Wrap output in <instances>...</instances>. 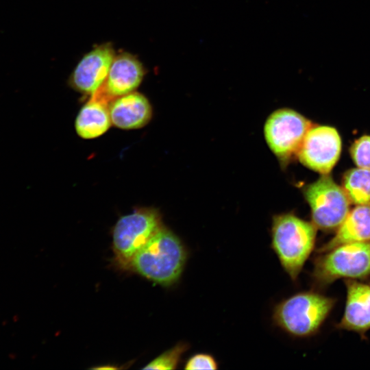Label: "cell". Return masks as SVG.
Listing matches in <instances>:
<instances>
[{"label": "cell", "instance_id": "obj_9", "mask_svg": "<svg viewBox=\"0 0 370 370\" xmlns=\"http://www.w3.org/2000/svg\"><path fill=\"white\" fill-rule=\"evenodd\" d=\"M115 55L109 43L95 47L75 66L69 79L70 86L83 95H94L103 85Z\"/></svg>", "mask_w": 370, "mask_h": 370}, {"label": "cell", "instance_id": "obj_14", "mask_svg": "<svg viewBox=\"0 0 370 370\" xmlns=\"http://www.w3.org/2000/svg\"><path fill=\"white\" fill-rule=\"evenodd\" d=\"M370 241V206L358 205L349 212L334 237L320 251L326 252L346 243Z\"/></svg>", "mask_w": 370, "mask_h": 370}, {"label": "cell", "instance_id": "obj_11", "mask_svg": "<svg viewBox=\"0 0 370 370\" xmlns=\"http://www.w3.org/2000/svg\"><path fill=\"white\" fill-rule=\"evenodd\" d=\"M112 123L123 130L139 129L147 125L152 116V108L141 93L132 92L116 97L110 103Z\"/></svg>", "mask_w": 370, "mask_h": 370}, {"label": "cell", "instance_id": "obj_7", "mask_svg": "<svg viewBox=\"0 0 370 370\" xmlns=\"http://www.w3.org/2000/svg\"><path fill=\"white\" fill-rule=\"evenodd\" d=\"M312 127L310 121L291 109L272 113L264 125L266 141L279 160L286 162L297 151Z\"/></svg>", "mask_w": 370, "mask_h": 370}, {"label": "cell", "instance_id": "obj_10", "mask_svg": "<svg viewBox=\"0 0 370 370\" xmlns=\"http://www.w3.org/2000/svg\"><path fill=\"white\" fill-rule=\"evenodd\" d=\"M145 75V67L134 55L122 52L115 55L106 79L101 88L110 99L134 92Z\"/></svg>", "mask_w": 370, "mask_h": 370}, {"label": "cell", "instance_id": "obj_13", "mask_svg": "<svg viewBox=\"0 0 370 370\" xmlns=\"http://www.w3.org/2000/svg\"><path fill=\"white\" fill-rule=\"evenodd\" d=\"M347 297L341 328L365 332L370 328V286L349 280Z\"/></svg>", "mask_w": 370, "mask_h": 370}, {"label": "cell", "instance_id": "obj_4", "mask_svg": "<svg viewBox=\"0 0 370 370\" xmlns=\"http://www.w3.org/2000/svg\"><path fill=\"white\" fill-rule=\"evenodd\" d=\"M163 225L160 212L153 208H139L122 216L112 231L116 261L127 269L131 259Z\"/></svg>", "mask_w": 370, "mask_h": 370}, {"label": "cell", "instance_id": "obj_8", "mask_svg": "<svg viewBox=\"0 0 370 370\" xmlns=\"http://www.w3.org/2000/svg\"><path fill=\"white\" fill-rule=\"evenodd\" d=\"M341 151V140L334 127L312 126L307 132L297 156L306 166L326 174L336 163Z\"/></svg>", "mask_w": 370, "mask_h": 370}, {"label": "cell", "instance_id": "obj_12", "mask_svg": "<svg viewBox=\"0 0 370 370\" xmlns=\"http://www.w3.org/2000/svg\"><path fill=\"white\" fill-rule=\"evenodd\" d=\"M111 99L100 88L79 111L75 121L77 134L84 139H93L105 134L111 125L108 101Z\"/></svg>", "mask_w": 370, "mask_h": 370}, {"label": "cell", "instance_id": "obj_16", "mask_svg": "<svg viewBox=\"0 0 370 370\" xmlns=\"http://www.w3.org/2000/svg\"><path fill=\"white\" fill-rule=\"evenodd\" d=\"M188 345L179 343L165 351L148 363L143 369H174L177 367L182 354L188 349Z\"/></svg>", "mask_w": 370, "mask_h": 370}, {"label": "cell", "instance_id": "obj_18", "mask_svg": "<svg viewBox=\"0 0 370 370\" xmlns=\"http://www.w3.org/2000/svg\"><path fill=\"white\" fill-rule=\"evenodd\" d=\"M186 369H217L218 364L214 358L208 354H197L192 356L186 362Z\"/></svg>", "mask_w": 370, "mask_h": 370}, {"label": "cell", "instance_id": "obj_6", "mask_svg": "<svg viewBox=\"0 0 370 370\" xmlns=\"http://www.w3.org/2000/svg\"><path fill=\"white\" fill-rule=\"evenodd\" d=\"M313 224L323 230L339 227L349 213V199L344 189L323 175L305 190Z\"/></svg>", "mask_w": 370, "mask_h": 370}, {"label": "cell", "instance_id": "obj_2", "mask_svg": "<svg viewBox=\"0 0 370 370\" xmlns=\"http://www.w3.org/2000/svg\"><path fill=\"white\" fill-rule=\"evenodd\" d=\"M315 237V225L293 214L283 213L273 217L271 247L293 280L297 278L312 252Z\"/></svg>", "mask_w": 370, "mask_h": 370}, {"label": "cell", "instance_id": "obj_17", "mask_svg": "<svg viewBox=\"0 0 370 370\" xmlns=\"http://www.w3.org/2000/svg\"><path fill=\"white\" fill-rule=\"evenodd\" d=\"M351 153L358 167L370 169V136H364L355 141Z\"/></svg>", "mask_w": 370, "mask_h": 370}, {"label": "cell", "instance_id": "obj_15", "mask_svg": "<svg viewBox=\"0 0 370 370\" xmlns=\"http://www.w3.org/2000/svg\"><path fill=\"white\" fill-rule=\"evenodd\" d=\"M343 187L352 202L370 206V169L359 167L349 171L345 175Z\"/></svg>", "mask_w": 370, "mask_h": 370}, {"label": "cell", "instance_id": "obj_3", "mask_svg": "<svg viewBox=\"0 0 370 370\" xmlns=\"http://www.w3.org/2000/svg\"><path fill=\"white\" fill-rule=\"evenodd\" d=\"M334 305V300L316 293H300L281 301L273 312L275 323L296 336L314 333Z\"/></svg>", "mask_w": 370, "mask_h": 370}, {"label": "cell", "instance_id": "obj_5", "mask_svg": "<svg viewBox=\"0 0 370 370\" xmlns=\"http://www.w3.org/2000/svg\"><path fill=\"white\" fill-rule=\"evenodd\" d=\"M316 264L314 275L328 283L341 278H363L370 274V243L357 242L338 245Z\"/></svg>", "mask_w": 370, "mask_h": 370}, {"label": "cell", "instance_id": "obj_1", "mask_svg": "<svg viewBox=\"0 0 370 370\" xmlns=\"http://www.w3.org/2000/svg\"><path fill=\"white\" fill-rule=\"evenodd\" d=\"M187 259L180 239L162 225L131 259L127 269L168 286L180 278Z\"/></svg>", "mask_w": 370, "mask_h": 370}]
</instances>
